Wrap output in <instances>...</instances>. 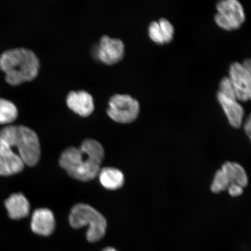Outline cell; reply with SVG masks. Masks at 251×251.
I'll list each match as a JSON object with an SVG mask.
<instances>
[{"label": "cell", "mask_w": 251, "mask_h": 251, "mask_svg": "<svg viewBox=\"0 0 251 251\" xmlns=\"http://www.w3.org/2000/svg\"><path fill=\"white\" fill-rule=\"evenodd\" d=\"M104 156V150L99 141L86 139L78 148L66 149L59 159V165L71 177L89 181L99 175Z\"/></svg>", "instance_id": "cell-1"}, {"label": "cell", "mask_w": 251, "mask_h": 251, "mask_svg": "<svg viewBox=\"0 0 251 251\" xmlns=\"http://www.w3.org/2000/svg\"><path fill=\"white\" fill-rule=\"evenodd\" d=\"M39 59L31 50L20 48L8 50L0 56V69L12 86L33 80L38 75Z\"/></svg>", "instance_id": "cell-2"}, {"label": "cell", "mask_w": 251, "mask_h": 251, "mask_svg": "<svg viewBox=\"0 0 251 251\" xmlns=\"http://www.w3.org/2000/svg\"><path fill=\"white\" fill-rule=\"evenodd\" d=\"M0 140L11 148L17 149L25 164L34 166L40 158L38 136L33 130L24 126H8L0 131Z\"/></svg>", "instance_id": "cell-3"}, {"label": "cell", "mask_w": 251, "mask_h": 251, "mask_svg": "<svg viewBox=\"0 0 251 251\" xmlns=\"http://www.w3.org/2000/svg\"><path fill=\"white\" fill-rule=\"evenodd\" d=\"M69 221L74 228L88 226L86 238L90 243L101 240L107 228V222L101 213L87 204L75 205L71 209Z\"/></svg>", "instance_id": "cell-4"}, {"label": "cell", "mask_w": 251, "mask_h": 251, "mask_svg": "<svg viewBox=\"0 0 251 251\" xmlns=\"http://www.w3.org/2000/svg\"><path fill=\"white\" fill-rule=\"evenodd\" d=\"M108 105L107 114L118 123H131L139 114V101L128 94H115L110 99Z\"/></svg>", "instance_id": "cell-5"}, {"label": "cell", "mask_w": 251, "mask_h": 251, "mask_svg": "<svg viewBox=\"0 0 251 251\" xmlns=\"http://www.w3.org/2000/svg\"><path fill=\"white\" fill-rule=\"evenodd\" d=\"M218 13L215 20L219 27L226 30L239 29L245 20L246 15L242 5L237 0H224L216 5Z\"/></svg>", "instance_id": "cell-6"}, {"label": "cell", "mask_w": 251, "mask_h": 251, "mask_svg": "<svg viewBox=\"0 0 251 251\" xmlns=\"http://www.w3.org/2000/svg\"><path fill=\"white\" fill-rule=\"evenodd\" d=\"M229 79L239 101H251V77L242 64L234 62L229 69Z\"/></svg>", "instance_id": "cell-7"}, {"label": "cell", "mask_w": 251, "mask_h": 251, "mask_svg": "<svg viewBox=\"0 0 251 251\" xmlns=\"http://www.w3.org/2000/svg\"><path fill=\"white\" fill-rule=\"evenodd\" d=\"M125 54V45L121 39L103 36L100 39L97 50V56L100 61L107 65L120 61Z\"/></svg>", "instance_id": "cell-8"}, {"label": "cell", "mask_w": 251, "mask_h": 251, "mask_svg": "<svg viewBox=\"0 0 251 251\" xmlns=\"http://www.w3.org/2000/svg\"><path fill=\"white\" fill-rule=\"evenodd\" d=\"M23 159L4 141L0 140V175L8 176L23 171Z\"/></svg>", "instance_id": "cell-9"}, {"label": "cell", "mask_w": 251, "mask_h": 251, "mask_svg": "<svg viewBox=\"0 0 251 251\" xmlns=\"http://www.w3.org/2000/svg\"><path fill=\"white\" fill-rule=\"evenodd\" d=\"M55 225L54 215L51 210L40 208L34 211L30 224L34 233L41 236H50L54 233Z\"/></svg>", "instance_id": "cell-10"}, {"label": "cell", "mask_w": 251, "mask_h": 251, "mask_svg": "<svg viewBox=\"0 0 251 251\" xmlns=\"http://www.w3.org/2000/svg\"><path fill=\"white\" fill-rule=\"evenodd\" d=\"M68 107L82 117H89L94 109L93 97L84 90L72 91L67 97Z\"/></svg>", "instance_id": "cell-11"}, {"label": "cell", "mask_w": 251, "mask_h": 251, "mask_svg": "<svg viewBox=\"0 0 251 251\" xmlns=\"http://www.w3.org/2000/svg\"><path fill=\"white\" fill-rule=\"evenodd\" d=\"M218 101L224 109L232 127L239 128L242 125L244 116L243 106L238 102L236 99L229 98L218 93Z\"/></svg>", "instance_id": "cell-12"}, {"label": "cell", "mask_w": 251, "mask_h": 251, "mask_svg": "<svg viewBox=\"0 0 251 251\" xmlns=\"http://www.w3.org/2000/svg\"><path fill=\"white\" fill-rule=\"evenodd\" d=\"M9 217L14 220H20L29 214L30 206L26 198L21 193L12 194L5 201Z\"/></svg>", "instance_id": "cell-13"}, {"label": "cell", "mask_w": 251, "mask_h": 251, "mask_svg": "<svg viewBox=\"0 0 251 251\" xmlns=\"http://www.w3.org/2000/svg\"><path fill=\"white\" fill-rule=\"evenodd\" d=\"M99 180L102 186L109 190H116L124 186V175L119 169L105 167L101 169L99 174Z\"/></svg>", "instance_id": "cell-14"}, {"label": "cell", "mask_w": 251, "mask_h": 251, "mask_svg": "<svg viewBox=\"0 0 251 251\" xmlns=\"http://www.w3.org/2000/svg\"><path fill=\"white\" fill-rule=\"evenodd\" d=\"M221 170L226 176L230 184H236L246 187L249 183V177L246 170L237 162H226L222 166Z\"/></svg>", "instance_id": "cell-15"}, {"label": "cell", "mask_w": 251, "mask_h": 251, "mask_svg": "<svg viewBox=\"0 0 251 251\" xmlns=\"http://www.w3.org/2000/svg\"><path fill=\"white\" fill-rule=\"evenodd\" d=\"M18 112L13 102L4 99H0V124L12 123L17 118Z\"/></svg>", "instance_id": "cell-16"}, {"label": "cell", "mask_w": 251, "mask_h": 251, "mask_svg": "<svg viewBox=\"0 0 251 251\" xmlns=\"http://www.w3.org/2000/svg\"><path fill=\"white\" fill-rule=\"evenodd\" d=\"M230 185L228 178L221 169H219L213 177V180L211 186L212 192L215 194H218L227 190Z\"/></svg>", "instance_id": "cell-17"}, {"label": "cell", "mask_w": 251, "mask_h": 251, "mask_svg": "<svg viewBox=\"0 0 251 251\" xmlns=\"http://www.w3.org/2000/svg\"><path fill=\"white\" fill-rule=\"evenodd\" d=\"M149 35L150 38L153 42L159 44V45H164L165 43L158 22L153 21L150 24L149 27Z\"/></svg>", "instance_id": "cell-18"}, {"label": "cell", "mask_w": 251, "mask_h": 251, "mask_svg": "<svg viewBox=\"0 0 251 251\" xmlns=\"http://www.w3.org/2000/svg\"><path fill=\"white\" fill-rule=\"evenodd\" d=\"M158 23L164 35L165 43H170L174 37L175 32L174 26L165 18L160 19Z\"/></svg>", "instance_id": "cell-19"}, {"label": "cell", "mask_w": 251, "mask_h": 251, "mask_svg": "<svg viewBox=\"0 0 251 251\" xmlns=\"http://www.w3.org/2000/svg\"><path fill=\"white\" fill-rule=\"evenodd\" d=\"M218 93L229 98L236 99L228 77H224L221 80L219 84Z\"/></svg>", "instance_id": "cell-20"}, {"label": "cell", "mask_w": 251, "mask_h": 251, "mask_svg": "<svg viewBox=\"0 0 251 251\" xmlns=\"http://www.w3.org/2000/svg\"><path fill=\"white\" fill-rule=\"evenodd\" d=\"M227 190L231 197H237L242 195L244 188L236 184H231L229 185Z\"/></svg>", "instance_id": "cell-21"}, {"label": "cell", "mask_w": 251, "mask_h": 251, "mask_svg": "<svg viewBox=\"0 0 251 251\" xmlns=\"http://www.w3.org/2000/svg\"><path fill=\"white\" fill-rule=\"evenodd\" d=\"M244 130L248 137L251 136V113L245 122Z\"/></svg>", "instance_id": "cell-22"}, {"label": "cell", "mask_w": 251, "mask_h": 251, "mask_svg": "<svg viewBox=\"0 0 251 251\" xmlns=\"http://www.w3.org/2000/svg\"><path fill=\"white\" fill-rule=\"evenodd\" d=\"M242 65L251 77V58L245 60Z\"/></svg>", "instance_id": "cell-23"}, {"label": "cell", "mask_w": 251, "mask_h": 251, "mask_svg": "<svg viewBox=\"0 0 251 251\" xmlns=\"http://www.w3.org/2000/svg\"><path fill=\"white\" fill-rule=\"evenodd\" d=\"M102 251H118L117 250L114 249L112 247H106L103 249Z\"/></svg>", "instance_id": "cell-24"}, {"label": "cell", "mask_w": 251, "mask_h": 251, "mask_svg": "<svg viewBox=\"0 0 251 251\" xmlns=\"http://www.w3.org/2000/svg\"><path fill=\"white\" fill-rule=\"evenodd\" d=\"M250 140L251 141V136H249Z\"/></svg>", "instance_id": "cell-25"}]
</instances>
